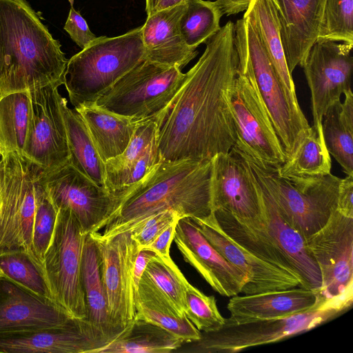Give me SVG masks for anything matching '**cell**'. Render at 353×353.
<instances>
[{"mask_svg":"<svg viewBox=\"0 0 353 353\" xmlns=\"http://www.w3.org/2000/svg\"><path fill=\"white\" fill-rule=\"evenodd\" d=\"M43 172L42 167L19 151L3 154L0 159V254L23 250L43 270L33 248L32 229Z\"/></svg>","mask_w":353,"mask_h":353,"instance_id":"6","label":"cell"},{"mask_svg":"<svg viewBox=\"0 0 353 353\" xmlns=\"http://www.w3.org/2000/svg\"><path fill=\"white\" fill-rule=\"evenodd\" d=\"M243 17L256 30L289 101L296 110H301L292 76L288 68L273 0H250Z\"/></svg>","mask_w":353,"mask_h":353,"instance_id":"26","label":"cell"},{"mask_svg":"<svg viewBox=\"0 0 353 353\" xmlns=\"http://www.w3.org/2000/svg\"><path fill=\"white\" fill-rule=\"evenodd\" d=\"M212 159L163 161L123 198L101 233L110 237L130 231L149 216L166 210L181 217L204 218L212 212Z\"/></svg>","mask_w":353,"mask_h":353,"instance_id":"2","label":"cell"},{"mask_svg":"<svg viewBox=\"0 0 353 353\" xmlns=\"http://www.w3.org/2000/svg\"><path fill=\"white\" fill-rule=\"evenodd\" d=\"M223 15L216 1L188 0L179 21V31L186 45L196 49L218 32Z\"/></svg>","mask_w":353,"mask_h":353,"instance_id":"36","label":"cell"},{"mask_svg":"<svg viewBox=\"0 0 353 353\" xmlns=\"http://www.w3.org/2000/svg\"><path fill=\"white\" fill-rule=\"evenodd\" d=\"M212 212L221 210L239 219L261 217L259 184L248 163L232 149L212 158Z\"/></svg>","mask_w":353,"mask_h":353,"instance_id":"18","label":"cell"},{"mask_svg":"<svg viewBox=\"0 0 353 353\" xmlns=\"http://www.w3.org/2000/svg\"><path fill=\"white\" fill-rule=\"evenodd\" d=\"M58 88L48 85L28 91L30 118L22 153L46 171L65 165L70 159Z\"/></svg>","mask_w":353,"mask_h":353,"instance_id":"16","label":"cell"},{"mask_svg":"<svg viewBox=\"0 0 353 353\" xmlns=\"http://www.w3.org/2000/svg\"><path fill=\"white\" fill-rule=\"evenodd\" d=\"M353 44L316 41L301 65L311 93L312 127L323 139L322 122L328 108L351 89Z\"/></svg>","mask_w":353,"mask_h":353,"instance_id":"14","label":"cell"},{"mask_svg":"<svg viewBox=\"0 0 353 353\" xmlns=\"http://www.w3.org/2000/svg\"><path fill=\"white\" fill-rule=\"evenodd\" d=\"M146 59L141 27L114 37H97L72 56L64 85L74 108L92 105L120 78Z\"/></svg>","mask_w":353,"mask_h":353,"instance_id":"4","label":"cell"},{"mask_svg":"<svg viewBox=\"0 0 353 353\" xmlns=\"http://www.w3.org/2000/svg\"><path fill=\"white\" fill-rule=\"evenodd\" d=\"M190 219L223 258L243 274V294L303 288L299 276L281 270L268 258L228 236L213 212L204 218Z\"/></svg>","mask_w":353,"mask_h":353,"instance_id":"17","label":"cell"},{"mask_svg":"<svg viewBox=\"0 0 353 353\" xmlns=\"http://www.w3.org/2000/svg\"><path fill=\"white\" fill-rule=\"evenodd\" d=\"M85 236L70 210H57L54 232L42 265L54 301L72 317L87 320L81 283L82 251Z\"/></svg>","mask_w":353,"mask_h":353,"instance_id":"9","label":"cell"},{"mask_svg":"<svg viewBox=\"0 0 353 353\" xmlns=\"http://www.w3.org/2000/svg\"><path fill=\"white\" fill-rule=\"evenodd\" d=\"M81 283L87 308V321L109 343L123 330L116 327L110 316L97 246L90 234H86L83 246Z\"/></svg>","mask_w":353,"mask_h":353,"instance_id":"27","label":"cell"},{"mask_svg":"<svg viewBox=\"0 0 353 353\" xmlns=\"http://www.w3.org/2000/svg\"><path fill=\"white\" fill-rule=\"evenodd\" d=\"M188 0H159L155 12L168 9L181 3H186Z\"/></svg>","mask_w":353,"mask_h":353,"instance_id":"48","label":"cell"},{"mask_svg":"<svg viewBox=\"0 0 353 353\" xmlns=\"http://www.w3.org/2000/svg\"><path fill=\"white\" fill-rule=\"evenodd\" d=\"M43 181L55 208L70 210L85 234L99 232L119 206L123 196L109 192L70 162L44 170Z\"/></svg>","mask_w":353,"mask_h":353,"instance_id":"12","label":"cell"},{"mask_svg":"<svg viewBox=\"0 0 353 353\" xmlns=\"http://www.w3.org/2000/svg\"><path fill=\"white\" fill-rule=\"evenodd\" d=\"M157 131V119L138 123L125 150L105 162V173L128 166L143 156L156 141Z\"/></svg>","mask_w":353,"mask_h":353,"instance_id":"41","label":"cell"},{"mask_svg":"<svg viewBox=\"0 0 353 353\" xmlns=\"http://www.w3.org/2000/svg\"><path fill=\"white\" fill-rule=\"evenodd\" d=\"M74 319L52 300L0 275V334L63 326Z\"/></svg>","mask_w":353,"mask_h":353,"instance_id":"21","label":"cell"},{"mask_svg":"<svg viewBox=\"0 0 353 353\" xmlns=\"http://www.w3.org/2000/svg\"><path fill=\"white\" fill-rule=\"evenodd\" d=\"M26 0H0L1 96L64 83L68 59Z\"/></svg>","mask_w":353,"mask_h":353,"instance_id":"3","label":"cell"},{"mask_svg":"<svg viewBox=\"0 0 353 353\" xmlns=\"http://www.w3.org/2000/svg\"><path fill=\"white\" fill-rule=\"evenodd\" d=\"M234 44L238 67L230 105L236 139L232 149L260 164L279 167L285 161V154L247 53L235 41Z\"/></svg>","mask_w":353,"mask_h":353,"instance_id":"7","label":"cell"},{"mask_svg":"<svg viewBox=\"0 0 353 353\" xmlns=\"http://www.w3.org/2000/svg\"><path fill=\"white\" fill-rule=\"evenodd\" d=\"M289 72L302 65L316 42L325 0H273Z\"/></svg>","mask_w":353,"mask_h":353,"instance_id":"23","label":"cell"},{"mask_svg":"<svg viewBox=\"0 0 353 353\" xmlns=\"http://www.w3.org/2000/svg\"><path fill=\"white\" fill-rule=\"evenodd\" d=\"M223 14L228 16L245 11L250 0H216Z\"/></svg>","mask_w":353,"mask_h":353,"instance_id":"47","label":"cell"},{"mask_svg":"<svg viewBox=\"0 0 353 353\" xmlns=\"http://www.w3.org/2000/svg\"><path fill=\"white\" fill-rule=\"evenodd\" d=\"M353 44V0H325L316 41Z\"/></svg>","mask_w":353,"mask_h":353,"instance_id":"38","label":"cell"},{"mask_svg":"<svg viewBox=\"0 0 353 353\" xmlns=\"http://www.w3.org/2000/svg\"><path fill=\"white\" fill-rule=\"evenodd\" d=\"M174 241L184 260L215 292L228 297L241 293L243 274L223 258L190 217L178 220Z\"/></svg>","mask_w":353,"mask_h":353,"instance_id":"20","label":"cell"},{"mask_svg":"<svg viewBox=\"0 0 353 353\" xmlns=\"http://www.w3.org/2000/svg\"><path fill=\"white\" fill-rule=\"evenodd\" d=\"M332 301L288 317L245 323L225 321L220 330L202 334L193 352H236L248 347L274 343L307 332L343 312Z\"/></svg>","mask_w":353,"mask_h":353,"instance_id":"11","label":"cell"},{"mask_svg":"<svg viewBox=\"0 0 353 353\" xmlns=\"http://www.w3.org/2000/svg\"><path fill=\"white\" fill-rule=\"evenodd\" d=\"M306 243L320 270L321 296L326 301L353 296V218L335 210Z\"/></svg>","mask_w":353,"mask_h":353,"instance_id":"15","label":"cell"},{"mask_svg":"<svg viewBox=\"0 0 353 353\" xmlns=\"http://www.w3.org/2000/svg\"><path fill=\"white\" fill-rule=\"evenodd\" d=\"M234 151L248 163L285 221L305 241L326 224L336 208L341 179L332 173L305 178L282 177L278 167L260 164Z\"/></svg>","mask_w":353,"mask_h":353,"instance_id":"5","label":"cell"},{"mask_svg":"<svg viewBox=\"0 0 353 353\" xmlns=\"http://www.w3.org/2000/svg\"><path fill=\"white\" fill-rule=\"evenodd\" d=\"M70 4L69 14L64 25V30L81 49H84L97 37L90 30L86 21L74 8V0Z\"/></svg>","mask_w":353,"mask_h":353,"instance_id":"43","label":"cell"},{"mask_svg":"<svg viewBox=\"0 0 353 353\" xmlns=\"http://www.w3.org/2000/svg\"><path fill=\"white\" fill-rule=\"evenodd\" d=\"M234 41L247 53L257 86L288 159L308 133L310 125L302 110H296L289 101L256 30L246 17L234 23Z\"/></svg>","mask_w":353,"mask_h":353,"instance_id":"10","label":"cell"},{"mask_svg":"<svg viewBox=\"0 0 353 353\" xmlns=\"http://www.w3.org/2000/svg\"><path fill=\"white\" fill-rule=\"evenodd\" d=\"M180 218L178 213L172 210L161 212L149 216L130 232L141 249L150 244L163 230Z\"/></svg>","mask_w":353,"mask_h":353,"instance_id":"42","label":"cell"},{"mask_svg":"<svg viewBox=\"0 0 353 353\" xmlns=\"http://www.w3.org/2000/svg\"><path fill=\"white\" fill-rule=\"evenodd\" d=\"M74 109L82 117L104 163L125 150L138 123L94 104L83 105Z\"/></svg>","mask_w":353,"mask_h":353,"instance_id":"28","label":"cell"},{"mask_svg":"<svg viewBox=\"0 0 353 353\" xmlns=\"http://www.w3.org/2000/svg\"><path fill=\"white\" fill-rule=\"evenodd\" d=\"M0 275L54 301L43 269L23 250L0 254Z\"/></svg>","mask_w":353,"mask_h":353,"instance_id":"37","label":"cell"},{"mask_svg":"<svg viewBox=\"0 0 353 353\" xmlns=\"http://www.w3.org/2000/svg\"><path fill=\"white\" fill-rule=\"evenodd\" d=\"M325 112L322 130L326 148L347 174H353V94L352 90Z\"/></svg>","mask_w":353,"mask_h":353,"instance_id":"31","label":"cell"},{"mask_svg":"<svg viewBox=\"0 0 353 353\" xmlns=\"http://www.w3.org/2000/svg\"><path fill=\"white\" fill-rule=\"evenodd\" d=\"M185 314L192 324L205 333L217 331L225 323L214 296H207L188 283L185 294Z\"/></svg>","mask_w":353,"mask_h":353,"instance_id":"39","label":"cell"},{"mask_svg":"<svg viewBox=\"0 0 353 353\" xmlns=\"http://www.w3.org/2000/svg\"><path fill=\"white\" fill-rule=\"evenodd\" d=\"M279 174L286 178H305L331 173V157L316 130L310 126L293 155L277 168Z\"/></svg>","mask_w":353,"mask_h":353,"instance_id":"35","label":"cell"},{"mask_svg":"<svg viewBox=\"0 0 353 353\" xmlns=\"http://www.w3.org/2000/svg\"><path fill=\"white\" fill-rule=\"evenodd\" d=\"M158 256L159 255L150 249L143 248L139 250L134 265V283L136 290L146 266Z\"/></svg>","mask_w":353,"mask_h":353,"instance_id":"46","label":"cell"},{"mask_svg":"<svg viewBox=\"0 0 353 353\" xmlns=\"http://www.w3.org/2000/svg\"><path fill=\"white\" fill-rule=\"evenodd\" d=\"M325 301L319 291L301 287L235 295L227 305L230 316L226 320L239 324L281 319L307 311Z\"/></svg>","mask_w":353,"mask_h":353,"instance_id":"22","label":"cell"},{"mask_svg":"<svg viewBox=\"0 0 353 353\" xmlns=\"http://www.w3.org/2000/svg\"><path fill=\"white\" fill-rule=\"evenodd\" d=\"M353 174L341 179L338 192L336 210L344 216L353 218Z\"/></svg>","mask_w":353,"mask_h":353,"instance_id":"44","label":"cell"},{"mask_svg":"<svg viewBox=\"0 0 353 353\" xmlns=\"http://www.w3.org/2000/svg\"><path fill=\"white\" fill-rule=\"evenodd\" d=\"M70 154V163L98 185L105 188V167L79 114L68 106L65 98L60 97ZM106 189V188H105Z\"/></svg>","mask_w":353,"mask_h":353,"instance_id":"30","label":"cell"},{"mask_svg":"<svg viewBox=\"0 0 353 353\" xmlns=\"http://www.w3.org/2000/svg\"><path fill=\"white\" fill-rule=\"evenodd\" d=\"M197 62L157 119L160 161L212 159L236 139L230 99L237 73L234 23L229 21L205 42Z\"/></svg>","mask_w":353,"mask_h":353,"instance_id":"1","label":"cell"},{"mask_svg":"<svg viewBox=\"0 0 353 353\" xmlns=\"http://www.w3.org/2000/svg\"><path fill=\"white\" fill-rule=\"evenodd\" d=\"M28 92L10 93L0 99V154L23 152L30 118Z\"/></svg>","mask_w":353,"mask_h":353,"instance_id":"33","label":"cell"},{"mask_svg":"<svg viewBox=\"0 0 353 353\" xmlns=\"http://www.w3.org/2000/svg\"><path fill=\"white\" fill-rule=\"evenodd\" d=\"M1 154H0V159H1Z\"/></svg>","mask_w":353,"mask_h":353,"instance_id":"51","label":"cell"},{"mask_svg":"<svg viewBox=\"0 0 353 353\" xmlns=\"http://www.w3.org/2000/svg\"><path fill=\"white\" fill-rule=\"evenodd\" d=\"M188 283L170 256H159L148 264L139 284L165 299L179 314L184 315Z\"/></svg>","mask_w":353,"mask_h":353,"instance_id":"34","label":"cell"},{"mask_svg":"<svg viewBox=\"0 0 353 353\" xmlns=\"http://www.w3.org/2000/svg\"><path fill=\"white\" fill-rule=\"evenodd\" d=\"M159 0H145V11L148 15L154 12Z\"/></svg>","mask_w":353,"mask_h":353,"instance_id":"49","label":"cell"},{"mask_svg":"<svg viewBox=\"0 0 353 353\" xmlns=\"http://www.w3.org/2000/svg\"><path fill=\"white\" fill-rule=\"evenodd\" d=\"M179 220V219H178ZM178 220L174 221L163 230L146 248L154 251L159 256L170 257V248L174 237Z\"/></svg>","mask_w":353,"mask_h":353,"instance_id":"45","label":"cell"},{"mask_svg":"<svg viewBox=\"0 0 353 353\" xmlns=\"http://www.w3.org/2000/svg\"><path fill=\"white\" fill-rule=\"evenodd\" d=\"M259 184L261 221L265 232L301 277L304 288L319 291L321 287L320 270L305 239L285 221L270 193L259 182Z\"/></svg>","mask_w":353,"mask_h":353,"instance_id":"24","label":"cell"},{"mask_svg":"<svg viewBox=\"0 0 353 353\" xmlns=\"http://www.w3.org/2000/svg\"><path fill=\"white\" fill-rule=\"evenodd\" d=\"M186 3L148 15L141 26L146 59L182 69L198 54L183 41L179 28Z\"/></svg>","mask_w":353,"mask_h":353,"instance_id":"25","label":"cell"},{"mask_svg":"<svg viewBox=\"0 0 353 353\" xmlns=\"http://www.w3.org/2000/svg\"><path fill=\"white\" fill-rule=\"evenodd\" d=\"M57 217V210L42 181L37 194L32 229L33 248L41 265L45 252L52 239Z\"/></svg>","mask_w":353,"mask_h":353,"instance_id":"40","label":"cell"},{"mask_svg":"<svg viewBox=\"0 0 353 353\" xmlns=\"http://www.w3.org/2000/svg\"><path fill=\"white\" fill-rule=\"evenodd\" d=\"M2 98L1 90H0V99Z\"/></svg>","mask_w":353,"mask_h":353,"instance_id":"50","label":"cell"},{"mask_svg":"<svg viewBox=\"0 0 353 353\" xmlns=\"http://www.w3.org/2000/svg\"><path fill=\"white\" fill-rule=\"evenodd\" d=\"M185 73L175 66L143 60L93 103L135 123L157 119L181 88Z\"/></svg>","mask_w":353,"mask_h":353,"instance_id":"8","label":"cell"},{"mask_svg":"<svg viewBox=\"0 0 353 353\" xmlns=\"http://www.w3.org/2000/svg\"><path fill=\"white\" fill-rule=\"evenodd\" d=\"M90 234L97 246L110 316L116 327L123 330L136 314L134 265L139 247L130 231L110 237L99 232Z\"/></svg>","mask_w":353,"mask_h":353,"instance_id":"13","label":"cell"},{"mask_svg":"<svg viewBox=\"0 0 353 353\" xmlns=\"http://www.w3.org/2000/svg\"><path fill=\"white\" fill-rule=\"evenodd\" d=\"M108 343L85 319L59 327L0 334V353H94Z\"/></svg>","mask_w":353,"mask_h":353,"instance_id":"19","label":"cell"},{"mask_svg":"<svg viewBox=\"0 0 353 353\" xmlns=\"http://www.w3.org/2000/svg\"><path fill=\"white\" fill-rule=\"evenodd\" d=\"M135 318L153 323L185 342H194L201 332L185 314H179L165 299L139 284L135 301Z\"/></svg>","mask_w":353,"mask_h":353,"instance_id":"32","label":"cell"},{"mask_svg":"<svg viewBox=\"0 0 353 353\" xmlns=\"http://www.w3.org/2000/svg\"><path fill=\"white\" fill-rule=\"evenodd\" d=\"M184 343L159 325L134 317L115 339L94 353H169Z\"/></svg>","mask_w":353,"mask_h":353,"instance_id":"29","label":"cell"}]
</instances>
